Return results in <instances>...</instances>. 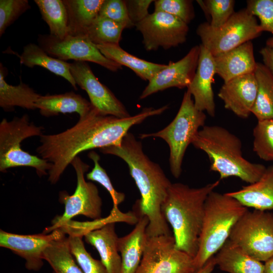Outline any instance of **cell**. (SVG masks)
<instances>
[{"instance_id": "6da1fadb", "label": "cell", "mask_w": 273, "mask_h": 273, "mask_svg": "<svg viewBox=\"0 0 273 273\" xmlns=\"http://www.w3.org/2000/svg\"><path fill=\"white\" fill-rule=\"evenodd\" d=\"M167 105L157 109L144 108L126 118L104 115L94 107L87 115L66 130L54 134H42L36 152L40 157L52 164L48 180L56 184L72 160L85 151L118 145L129 129L149 117L162 114Z\"/></svg>"}, {"instance_id": "7a4b0ae2", "label": "cell", "mask_w": 273, "mask_h": 273, "mask_svg": "<svg viewBox=\"0 0 273 273\" xmlns=\"http://www.w3.org/2000/svg\"><path fill=\"white\" fill-rule=\"evenodd\" d=\"M105 154L117 156L127 164L141 195L136 202L140 215L149 220L146 233L148 237L172 235L165 219L162 206L171 183L161 166L144 153L142 142L127 132L118 145L99 149Z\"/></svg>"}, {"instance_id": "3957f363", "label": "cell", "mask_w": 273, "mask_h": 273, "mask_svg": "<svg viewBox=\"0 0 273 273\" xmlns=\"http://www.w3.org/2000/svg\"><path fill=\"white\" fill-rule=\"evenodd\" d=\"M219 184L217 180L191 188L172 183L162 206L163 215L172 228L176 247L193 258L198 250L206 199Z\"/></svg>"}, {"instance_id": "277c9868", "label": "cell", "mask_w": 273, "mask_h": 273, "mask_svg": "<svg viewBox=\"0 0 273 273\" xmlns=\"http://www.w3.org/2000/svg\"><path fill=\"white\" fill-rule=\"evenodd\" d=\"M192 144L206 154L210 170L218 172L220 179L234 176L251 184L261 177L266 168L246 159L242 154L240 139L222 126H204Z\"/></svg>"}, {"instance_id": "5b68a950", "label": "cell", "mask_w": 273, "mask_h": 273, "mask_svg": "<svg viewBox=\"0 0 273 273\" xmlns=\"http://www.w3.org/2000/svg\"><path fill=\"white\" fill-rule=\"evenodd\" d=\"M248 208L226 193L213 191L205 204L204 216L197 253L194 258L196 268L205 263L229 239L233 228Z\"/></svg>"}, {"instance_id": "8992f818", "label": "cell", "mask_w": 273, "mask_h": 273, "mask_svg": "<svg viewBox=\"0 0 273 273\" xmlns=\"http://www.w3.org/2000/svg\"><path fill=\"white\" fill-rule=\"evenodd\" d=\"M206 116L198 110L189 90L184 93L179 109L173 120L162 129L154 132L144 133L139 138H159L169 148V163L172 175L176 178L182 172V164L186 151L199 128L205 126Z\"/></svg>"}, {"instance_id": "52a82bcc", "label": "cell", "mask_w": 273, "mask_h": 273, "mask_svg": "<svg viewBox=\"0 0 273 273\" xmlns=\"http://www.w3.org/2000/svg\"><path fill=\"white\" fill-rule=\"evenodd\" d=\"M43 128L31 122L27 114L0 123V171L27 166L35 169L39 176L48 174L52 164L22 150L21 143L27 138L43 134Z\"/></svg>"}, {"instance_id": "ba28073f", "label": "cell", "mask_w": 273, "mask_h": 273, "mask_svg": "<svg viewBox=\"0 0 273 273\" xmlns=\"http://www.w3.org/2000/svg\"><path fill=\"white\" fill-rule=\"evenodd\" d=\"M261 32L256 17L246 8L235 12L218 28H213L208 22H204L199 24L196 29L201 44L213 57L251 41Z\"/></svg>"}, {"instance_id": "9c48e42d", "label": "cell", "mask_w": 273, "mask_h": 273, "mask_svg": "<svg viewBox=\"0 0 273 273\" xmlns=\"http://www.w3.org/2000/svg\"><path fill=\"white\" fill-rule=\"evenodd\" d=\"M76 174L77 186L73 194L69 195L66 192L59 194V201L65 206L64 213L55 217L52 225L46 228L43 233L48 234L60 228L75 216L84 215L94 220L101 219L102 201L96 186L86 181L84 174L89 166L78 156L71 162Z\"/></svg>"}, {"instance_id": "30bf717a", "label": "cell", "mask_w": 273, "mask_h": 273, "mask_svg": "<svg viewBox=\"0 0 273 273\" xmlns=\"http://www.w3.org/2000/svg\"><path fill=\"white\" fill-rule=\"evenodd\" d=\"M229 239L253 258L265 262L273 256V214L248 210L236 223Z\"/></svg>"}, {"instance_id": "8fae6325", "label": "cell", "mask_w": 273, "mask_h": 273, "mask_svg": "<svg viewBox=\"0 0 273 273\" xmlns=\"http://www.w3.org/2000/svg\"><path fill=\"white\" fill-rule=\"evenodd\" d=\"M196 269L194 258L175 246L172 235L148 238L135 273H190Z\"/></svg>"}, {"instance_id": "7c38bea8", "label": "cell", "mask_w": 273, "mask_h": 273, "mask_svg": "<svg viewBox=\"0 0 273 273\" xmlns=\"http://www.w3.org/2000/svg\"><path fill=\"white\" fill-rule=\"evenodd\" d=\"M37 41L50 56L62 61L91 62L112 72L122 68L121 65L105 57L86 36L68 35L59 38L50 34H39Z\"/></svg>"}, {"instance_id": "4fadbf2b", "label": "cell", "mask_w": 273, "mask_h": 273, "mask_svg": "<svg viewBox=\"0 0 273 273\" xmlns=\"http://www.w3.org/2000/svg\"><path fill=\"white\" fill-rule=\"evenodd\" d=\"M135 26L141 33L142 43L148 51L177 47L186 41L189 30L188 25L178 18L159 11L149 14Z\"/></svg>"}, {"instance_id": "5bb4252c", "label": "cell", "mask_w": 273, "mask_h": 273, "mask_svg": "<svg viewBox=\"0 0 273 273\" xmlns=\"http://www.w3.org/2000/svg\"><path fill=\"white\" fill-rule=\"evenodd\" d=\"M70 72L76 84L86 92L91 104L101 114L121 118L131 116L114 94L99 80L86 62L70 63Z\"/></svg>"}, {"instance_id": "9a60e30c", "label": "cell", "mask_w": 273, "mask_h": 273, "mask_svg": "<svg viewBox=\"0 0 273 273\" xmlns=\"http://www.w3.org/2000/svg\"><path fill=\"white\" fill-rule=\"evenodd\" d=\"M200 52V46H195L180 60L175 62L170 61L165 68L159 71L149 81L140 99L171 87H188L195 74Z\"/></svg>"}, {"instance_id": "2e32d148", "label": "cell", "mask_w": 273, "mask_h": 273, "mask_svg": "<svg viewBox=\"0 0 273 273\" xmlns=\"http://www.w3.org/2000/svg\"><path fill=\"white\" fill-rule=\"evenodd\" d=\"M63 232L57 229L50 234L19 235L0 231V246L11 250L25 261V267L38 271L42 267L43 253L50 243Z\"/></svg>"}, {"instance_id": "e0dca14e", "label": "cell", "mask_w": 273, "mask_h": 273, "mask_svg": "<svg viewBox=\"0 0 273 273\" xmlns=\"http://www.w3.org/2000/svg\"><path fill=\"white\" fill-rule=\"evenodd\" d=\"M257 91V81L253 72L224 82L217 95L225 109L239 117L247 118L252 113Z\"/></svg>"}, {"instance_id": "ac0fdd59", "label": "cell", "mask_w": 273, "mask_h": 273, "mask_svg": "<svg viewBox=\"0 0 273 273\" xmlns=\"http://www.w3.org/2000/svg\"><path fill=\"white\" fill-rule=\"evenodd\" d=\"M198 67L187 90L191 93L196 108L206 111L209 115H215V104L212 84L215 74L214 57L201 44Z\"/></svg>"}, {"instance_id": "d6986e66", "label": "cell", "mask_w": 273, "mask_h": 273, "mask_svg": "<svg viewBox=\"0 0 273 273\" xmlns=\"http://www.w3.org/2000/svg\"><path fill=\"white\" fill-rule=\"evenodd\" d=\"M213 57L215 74H218L224 82L254 72L257 64L251 41Z\"/></svg>"}, {"instance_id": "ffe728a7", "label": "cell", "mask_w": 273, "mask_h": 273, "mask_svg": "<svg viewBox=\"0 0 273 273\" xmlns=\"http://www.w3.org/2000/svg\"><path fill=\"white\" fill-rule=\"evenodd\" d=\"M114 222L89 231L83 236L85 241L98 251L108 273H120L121 258L118 249L119 238Z\"/></svg>"}, {"instance_id": "44dd1931", "label": "cell", "mask_w": 273, "mask_h": 273, "mask_svg": "<svg viewBox=\"0 0 273 273\" xmlns=\"http://www.w3.org/2000/svg\"><path fill=\"white\" fill-rule=\"evenodd\" d=\"M149 220L141 215L134 229L119 238L118 249L121 258L120 273H135L142 258L148 240L146 230Z\"/></svg>"}, {"instance_id": "7402d4cb", "label": "cell", "mask_w": 273, "mask_h": 273, "mask_svg": "<svg viewBox=\"0 0 273 273\" xmlns=\"http://www.w3.org/2000/svg\"><path fill=\"white\" fill-rule=\"evenodd\" d=\"M226 194L247 208L261 211L273 209V165L266 167L257 181Z\"/></svg>"}, {"instance_id": "603a6c76", "label": "cell", "mask_w": 273, "mask_h": 273, "mask_svg": "<svg viewBox=\"0 0 273 273\" xmlns=\"http://www.w3.org/2000/svg\"><path fill=\"white\" fill-rule=\"evenodd\" d=\"M36 109L43 116H57L60 113H76L79 118L88 114L93 108L90 102L73 92L57 95H46L38 98Z\"/></svg>"}, {"instance_id": "cb8c5ba5", "label": "cell", "mask_w": 273, "mask_h": 273, "mask_svg": "<svg viewBox=\"0 0 273 273\" xmlns=\"http://www.w3.org/2000/svg\"><path fill=\"white\" fill-rule=\"evenodd\" d=\"M216 265L228 273H263L264 264L228 239L214 256Z\"/></svg>"}, {"instance_id": "d4e9b609", "label": "cell", "mask_w": 273, "mask_h": 273, "mask_svg": "<svg viewBox=\"0 0 273 273\" xmlns=\"http://www.w3.org/2000/svg\"><path fill=\"white\" fill-rule=\"evenodd\" d=\"M68 16V35L86 36L104 0H62Z\"/></svg>"}, {"instance_id": "484cf974", "label": "cell", "mask_w": 273, "mask_h": 273, "mask_svg": "<svg viewBox=\"0 0 273 273\" xmlns=\"http://www.w3.org/2000/svg\"><path fill=\"white\" fill-rule=\"evenodd\" d=\"M107 58L131 69L141 79L149 81L167 65L149 62L138 58L123 50L119 44L103 43L97 45Z\"/></svg>"}, {"instance_id": "4316f807", "label": "cell", "mask_w": 273, "mask_h": 273, "mask_svg": "<svg viewBox=\"0 0 273 273\" xmlns=\"http://www.w3.org/2000/svg\"><path fill=\"white\" fill-rule=\"evenodd\" d=\"M7 71L0 64V106L5 111L14 110L15 107L36 109L35 102L40 95L22 81L18 85L9 84L5 80Z\"/></svg>"}, {"instance_id": "83f0119b", "label": "cell", "mask_w": 273, "mask_h": 273, "mask_svg": "<svg viewBox=\"0 0 273 273\" xmlns=\"http://www.w3.org/2000/svg\"><path fill=\"white\" fill-rule=\"evenodd\" d=\"M21 64L29 68L38 66L67 80L77 90V84L70 72V63L52 57L39 45L29 43L24 46L19 56Z\"/></svg>"}, {"instance_id": "f1b7e54d", "label": "cell", "mask_w": 273, "mask_h": 273, "mask_svg": "<svg viewBox=\"0 0 273 273\" xmlns=\"http://www.w3.org/2000/svg\"><path fill=\"white\" fill-rule=\"evenodd\" d=\"M43 259L50 265L54 273H84L74 259L63 230L45 249Z\"/></svg>"}, {"instance_id": "f546056e", "label": "cell", "mask_w": 273, "mask_h": 273, "mask_svg": "<svg viewBox=\"0 0 273 273\" xmlns=\"http://www.w3.org/2000/svg\"><path fill=\"white\" fill-rule=\"evenodd\" d=\"M254 74L258 91L252 110L258 120L273 119V75L261 63L257 62Z\"/></svg>"}, {"instance_id": "4dcf8cb0", "label": "cell", "mask_w": 273, "mask_h": 273, "mask_svg": "<svg viewBox=\"0 0 273 273\" xmlns=\"http://www.w3.org/2000/svg\"><path fill=\"white\" fill-rule=\"evenodd\" d=\"M50 34L59 38L68 35V16L62 0H34Z\"/></svg>"}, {"instance_id": "1f68e13d", "label": "cell", "mask_w": 273, "mask_h": 273, "mask_svg": "<svg viewBox=\"0 0 273 273\" xmlns=\"http://www.w3.org/2000/svg\"><path fill=\"white\" fill-rule=\"evenodd\" d=\"M63 231L68 235L71 252L84 273H108L102 261L94 259L86 250L82 241L83 236L70 231Z\"/></svg>"}, {"instance_id": "d6a6232c", "label": "cell", "mask_w": 273, "mask_h": 273, "mask_svg": "<svg viewBox=\"0 0 273 273\" xmlns=\"http://www.w3.org/2000/svg\"><path fill=\"white\" fill-rule=\"evenodd\" d=\"M124 29L121 24L98 16L88 28L86 36L96 45L119 44Z\"/></svg>"}, {"instance_id": "836d02e7", "label": "cell", "mask_w": 273, "mask_h": 273, "mask_svg": "<svg viewBox=\"0 0 273 273\" xmlns=\"http://www.w3.org/2000/svg\"><path fill=\"white\" fill-rule=\"evenodd\" d=\"M253 150L265 161H273V119L258 120L253 130Z\"/></svg>"}, {"instance_id": "e575fe53", "label": "cell", "mask_w": 273, "mask_h": 273, "mask_svg": "<svg viewBox=\"0 0 273 273\" xmlns=\"http://www.w3.org/2000/svg\"><path fill=\"white\" fill-rule=\"evenodd\" d=\"M197 3L207 17L210 25L217 28L223 25L235 12L234 0H198Z\"/></svg>"}, {"instance_id": "d590c367", "label": "cell", "mask_w": 273, "mask_h": 273, "mask_svg": "<svg viewBox=\"0 0 273 273\" xmlns=\"http://www.w3.org/2000/svg\"><path fill=\"white\" fill-rule=\"evenodd\" d=\"M88 157L93 161L94 166L91 171L86 174V178L101 185L110 195L113 207H118L125 200L124 193L119 192L114 189L106 171L100 164V157L98 154L94 151H91L88 153Z\"/></svg>"}, {"instance_id": "8d00e7d4", "label": "cell", "mask_w": 273, "mask_h": 273, "mask_svg": "<svg viewBox=\"0 0 273 273\" xmlns=\"http://www.w3.org/2000/svg\"><path fill=\"white\" fill-rule=\"evenodd\" d=\"M154 11L171 14L188 25L195 16L193 1L191 0H156L154 1Z\"/></svg>"}, {"instance_id": "74e56055", "label": "cell", "mask_w": 273, "mask_h": 273, "mask_svg": "<svg viewBox=\"0 0 273 273\" xmlns=\"http://www.w3.org/2000/svg\"><path fill=\"white\" fill-rule=\"evenodd\" d=\"M30 8L27 0H1L0 36L3 35L9 26Z\"/></svg>"}, {"instance_id": "f35d334b", "label": "cell", "mask_w": 273, "mask_h": 273, "mask_svg": "<svg viewBox=\"0 0 273 273\" xmlns=\"http://www.w3.org/2000/svg\"><path fill=\"white\" fill-rule=\"evenodd\" d=\"M99 16L121 24L125 29L135 26L129 18L125 0H104L99 11Z\"/></svg>"}, {"instance_id": "ab89813d", "label": "cell", "mask_w": 273, "mask_h": 273, "mask_svg": "<svg viewBox=\"0 0 273 273\" xmlns=\"http://www.w3.org/2000/svg\"><path fill=\"white\" fill-rule=\"evenodd\" d=\"M245 8L259 18L262 32L267 31L273 34V0H248Z\"/></svg>"}, {"instance_id": "60d3db41", "label": "cell", "mask_w": 273, "mask_h": 273, "mask_svg": "<svg viewBox=\"0 0 273 273\" xmlns=\"http://www.w3.org/2000/svg\"><path fill=\"white\" fill-rule=\"evenodd\" d=\"M154 2L152 0H125L129 18L135 25L149 14V8Z\"/></svg>"}, {"instance_id": "b9f144b4", "label": "cell", "mask_w": 273, "mask_h": 273, "mask_svg": "<svg viewBox=\"0 0 273 273\" xmlns=\"http://www.w3.org/2000/svg\"><path fill=\"white\" fill-rule=\"evenodd\" d=\"M263 64L273 75V49L267 46L262 48L259 51Z\"/></svg>"}, {"instance_id": "7bdbcfd3", "label": "cell", "mask_w": 273, "mask_h": 273, "mask_svg": "<svg viewBox=\"0 0 273 273\" xmlns=\"http://www.w3.org/2000/svg\"><path fill=\"white\" fill-rule=\"evenodd\" d=\"M216 265L214 256L210 258L202 267L196 268L190 273H212Z\"/></svg>"}, {"instance_id": "ee69618b", "label": "cell", "mask_w": 273, "mask_h": 273, "mask_svg": "<svg viewBox=\"0 0 273 273\" xmlns=\"http://www.w3.org/2000/svg\"><path fill=\"white\" fill-rule=\"evenodd\" d=\"M264 262L263 273H273V256Z\"/></svg>"}, {"instance_id": "f6af8a7d", "label": "cell", "mask_w": 273, "mask_h": 273, "mask_svg": "<svg viewBox=\"0 0 273 273\" xmlns=\"http://www.w3.org/2000/svg\"><path fill=\"white\" fill-rule=\"evenodd\" d=\"M266 46L273 49V36L266 40Z\"/></svg>"}]
</instances>
